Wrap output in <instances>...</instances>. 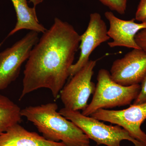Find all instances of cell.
<instances>
[{"label":"cell","instance_id":"cell-1","mask_svg":"<svg viewBox=\"0 0 146 146\" xmlns=\"http://www.w3.org/2000/svg\"><path fill=\"white\" fill-rule=\"evenodd\" d=\"M80 35L72 25L56 18L33 48L24 71L20 100L41 88L49 89L57 98L74 64Z\"/></svg>","mask_w":146,"mask_h":146},{"label":"cell","instance_id":"cell-2","mask_svg":"<svg viewBox=\"0 0 146 146\" xmlns=\"http://www.w3.org/2000/svg\"><path fill=\"white\" fill-rule=\"evenodd\" d=\"M56 103L29 106L21 110L22 117L27 118L47 140L61 142L66 146L89 144L90 139L74 123L59 112Z\"/></svg>","mask_w":146,"mask_h":146},{"label":"cell","instance_id":"cell-3","mask_svg":"<svg viewBox=\"0 0 146 146\" xmlns=\"http://www.w3.org/2000/svg\"><path fill=\"white\" fill-rule=\"evenodd\" d=\"M97 84L92 101L82 112L90 116L98 110L125 106L131 104L140 93V84L125 86L111 78L110 72L105 69L99 71Z\"/></svg>","mask_w":146,"mask_h":146},{"label":"cell","instance_id":"cell-4","mask_svg":"<svg viewBox=\"0 0 146 146\" xmlns=\"http://www.w3.org/2000/svg\"><path fill=\"white\" fill-rule=\"evenodd\" d=\"M59 113L65 118L74 123L89 139L98 145L121 146L123 140L132 142L134 146H146L131 136L124 129L119 125H107L91 116L83 115L79 111L62 108Z\"/></svg>","mask_w":146,"mask_h":146},{"label":"cell","instance_id":"cell-5","mask_svg":"<svg viewBox=\"0 0 146 146\" xmlns=\"http://www.w3.org/2000/svg\"><path fill=\"white\" fill-rule=\"evenodd\" d=\"M38 33L31 31L12 46L0 52V91L15 81L21 66L39 41Z\"/></svg>","mask_w":146,"mask_h":146},{"label":"cell","instance_id":"cell-6","mask_svg":"<svg viewBox=\"0 0 146 146\" xmlns=\"http://www.w3.org/2000/svg\"><path fill=\"white\" fill-rule=\"evenodd\" d=\"M97 60H89L76 73L60 91V98L65 108L75 111L83 110L88 105L90 96L94 94L96 85L92 81Z\"/></svg>","mask_w":146,"mask_h":146},{"label":"cell","instance_id":"cell-7","mask_svg":"<svg viewBox=\"0 0 146 146\" xmlns=\"http://www.w3.org/2000/svg\"><path fill=\"white\" fill-rule=\"evenodd\" d=\"M90 116L119 126L132 137L146 146V134L141 129V125L146 119V102L131 105L122 110H98Z\"/></svg>","mask_w":146,"mask_h":146},{"label":"cell","instance_id":"cell-8","mask_svg":"<svg viewBox=\"0 0 146 146\" xmlns=\"http://www.w3.org/2000/svg\"><path fill=\"white\" fill-rule=\"evenodd\" d=\"M110 73L112 80L123 86L139 84L146 75V53L133 49L113 62Z\"/></svg>","mask_w":146,"mask_h":146},{"label":"cell","instance_id":"cell-9","mask_svg":"<svg viewBox=\"0 0 146 146\" xmlns=\"http://www.w3.org/2000/svg\"><path fill=\"white\" fill-rule=\"evenodd\" d=\"M110 39L106 24L100 14L97 12L91 13L88 27L80 35L79 57L71 67L70 76H73L89 62L90 55L96 48Z\"/></svg>","mask_w":146,"mask_h":146},{"label":"cell","instance_id":"cell-10","mask_svg":"<svg viewBox=\"0 0 146 146\" xmlns=\"http://www.w3.org/2000/svg\"><path fill=\"white\" fill-rule=\"evenodd\" d=\"M104 15L109 23L108 34L112 40L108 43L110 48L141 49L136 44L135 37L138 32L146 29V22L136 23L135 18L128 21L122 20L111 11H106Z\"/></svg>","mask_w":146,"mask_h":146},{"label":"cell","instance_id":"cell-11","mask_svg":"<svg viewBox=\"0 0 146 146\" xmlns=\"http://www.w3.org/2000/svg\"><path fill=\"white\" fill-rule=\"evenodd\" d=\"M0 146H66L62 142L47 140L35 132L27 130L19 123L9 128L0 135Z\"/></svg>","mask_w":146,"mask_h":146},{"label":"cell","instance_id":"cell-12","mask_svg":"<svg viewBox=\"0 0 146 146\" xmlns=\"http://www.w3.org/2000/svg\"><path fill=\"white\" fill-rule=\"evenodd\" d=\"M14 7L17 17V23L8 36L23 29L29 30L37 33H44L47 29L39 23L36 16L35 7H30L27 0H11Z\"/></svg>","mask_w":146,"mask_h":146},{"label":"cell","instance_id":"cell-13","mask_svg":"<svg viewBox=\"0 0 146 146\" xmlns=\"http://www.w3.org/2000/svg\"><path fill=\"white\" fill-rule=\"evenodd\" d=\"M21 109L7 97L0 94V135L21 121Z\"/></svg>","mask_w":146,"mask_h":146},{"label":"cell","instance_id":"cell-14","mask_svg":"<svg viewBox=\"0 0 146 146\" xmlns=\"http://www.w3.org/2000/svg\"><path fill=\"white\" fill-rule=\"evenodd\" d=\"M110 9L117 12L121 15L125 13L128 0H98Z\"/></svg>","mask_w":146,"mask_h":146},{"label":"cell","instance_id":"cell-15","mask_svg":"<svg viewBox=\"0 0 146 146\" xmlns=\"http://www.w3.org/2000/svg\"><path fill=\"white\" fill-rule=\"evenodd\" d=\"M135 19L141 23L146 22V0H140L135 14Z\"/></svg>","mask_w":146,"mask_h":146},{"label":"cell","instance_id":"cell-16","mask_svg":"<svg viewBox=\"0 0 146 146\" xmlns=\"http://www.w3.org/2000/svg\"><path fill=\"white\" fill-rule=\"evenodd\" d=\"M140 93L136 99L134 100L133 104H140L146 102V75L141 82Z\"/></svg>","mask_w":146,"mask_h":146},{"label":"cell","instance_id":"cell-17","mask_svg":"<svg viewBox=\"0 0 146 146\" xmlns=\"http://www.w3.org/2000/svg\"><path fill=\"white\" fill-rule=\"evenodd\" d=\"M135 39L138 46L146 53V29L138 32Z\"/></svg>","mask_w":146,"mask_h":146},{"label":"cell","instance_id":"cell-18","mask_svg":"<svg viewBox=\"0 0 146 146\" xmlns=\"http://www.w3.org/2000/svg\"><path fill=\"white\" fill-rule=\"evenodd\" d=\"M81 146H91L89 145V144H86V145H82Z\"/></svg>","mask_w":146,"mask_h":146},{"label":"cell","instance_id":"cell-19","mask_svg":"<svg viewBox=\"0 0 146 146\" xmlns=\"http://www.w3.org/2000/svg\"><path fill=\"white\" fill-rule=\"evenodd\" d=\"M2 44V43H1V44H0V47H1V45Z\"/></svg>","mask_w":146,"mask_h":146}]
</instances>
